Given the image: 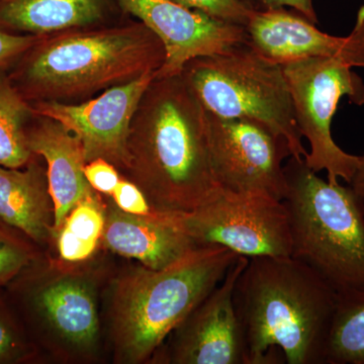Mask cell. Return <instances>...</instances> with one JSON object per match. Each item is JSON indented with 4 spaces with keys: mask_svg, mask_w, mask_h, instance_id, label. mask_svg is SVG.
Masks as SVG:
<instances>
[{
    "mask_svg": "<svg viewBox=\"0 0 364 364\" xmlns=\"http://www.w3.org/2000/svg\"><path fill=\"white\" fill-rule=\"evenodd\" d=\"M176 218L198 247L222 246L248 258L291 254L286 205L267 193L223 189L214 200Z\"/></svg>",
    "mask_w": 364,
    "mask_h": 364,
    "instance_id": "ba28073f",
    "label": "cell"
},
{
    "mask_svg": "<svg viewBox=\"0 0 364 364\" xmlns=\"http://www.w3.org/2000/svg\"><path fill=\"white\" fill-rule=\"evenodd\" d=\"M353 189L354 193L358 196V198L364 203V155L359 156V164L356 170L353 181L349 184Z\"/></svg>",
    "mask_w": 364,
    "mask_h": 364,
    "instance_id": "f1b7e54d",
    "label": "cell"
},
{
    "mask_svg": "<svg viewBox=\"0 0 364 364\" xmlns=\"http://www.w3.org/2000/svg\"><path fill=\"white\" fill-rule=\"evenodd\" d=\"M244 1L247 2V4H251L256 9H264L263 7L262 2L261 0H244Z\"/></svg>",
    "mask_w": 364,
    "mask_h": 364,
    "instance_id": "f546056e",
    "label": "cell"
},
{
    "mask_svg": "<svg viewBox=\"0 0 364 364\" xmlns=\"http://www.w3.org/2000/svg\"><path fill=\"white\" fill-rule=\"evenodd\" d=\"M261 2L264 9L289 7L313 23H318V16L314 7L313 0H261Z\"/></svg>",
    "mask_w": 364,
    "mask_h": 364,
    "instance_id": "83f0119b",
    "label": "cell"
},
{
    "mask_svg": "<svg viewBox=\"0 0 364 364\" xmlns=\"http://www.w3.org/2000/svg\"><path fill=\"white\" fill-rule=\"evenodd\" d=\"M31 353L32 350L25 334L9 309L0 301V364L25 360Z\"/></svg>",
    "mask_w": 364,
    "mask_h": 364,
    "instance_id": "cb8c5ba5",
    "label": "cell"
},
{
    "mask_svg": "<svg viewBox=\"0 0 364 364\" xmlns=\"http://www.w3.org/2000/svg\"><path fill=\"white\" fill-rule=\"evenodd\" d=\"M44 121L28 128V147L47 163L48 186L54 205L52 237L57 236L72 208L93 193L85 174L86 159L77 136L58 122Z\"/></svg>",
    "mask_w": 364,
    "mask_h": 364,
    "instance_id": "9a60e30c",
    "label": "cell"
},
{
    "mask_svg": "<svg viewBox=\"0 0 364 364\" xmlns=\"http://www.w3.org/2000/svg\"><path fill=\"white\" fill-rule=\"evenodd\" d=\"M205 126L213 168L224 191H260L284 200L287 186L282 162L291 157L286 139L262 124L208 111Z\"/></svg>",
    "mask_w": 364,
    "mask_h": 364,
    "instance_id": "9c48e42d",
    "label": "cell"
},
{
    "mask_svg": "<svg viewBox=\"0 0 364 364\" xmlns=\"http://www.w3.org/2000/svg\"><path fill=\"white\" fill-rule=\"evenodd\" d=\"M282 66L299 132L310 143L306 166L316 173L325 170L332 183L342 179L350 184L359 156L344 152L334 142L331 124L342 97H348L353 105H364L363 78L337 59L310 58Z\"/></svg>",
    "mask_w": 364,
    "mask_h": 364,
    "instance_id": "52a82bcc",
    "label": "cell"
},
{
    "mask_svg": "<svg viewBox=\"0 0 364 364\" xmlns=\"http://www.w3.org/2000/svg\"><path fill=\"white\" fill-rule=\"evenodd\" d=\"M2 224H4V223H1V221H0V226H1Z\"/></svg>",
    "mask_w": 364,
    "mask_h": 364,
    "instance_id": "4dcf8cb0",
    "label": "cell"
},
{
    "mask_svg": "<svg viewBox=\"0 0 364 364\" xmlns=\"http://www.w3.org/2000/svg\"><path fill=\"white\" fill-rule=\"evenodd\" d=\"M45 36L18 35L0 30V69L13 64Z\"/></svg>",
    "mask_w": 364,
    "mask_h": 364,
    "instance_id": "4316f807",
    "label": "cell"
},
{
    "mask_svg": "<svg viewBox=\"0 0 364 364\" xmlns=\"http://www.w3.org/2000/svg\"><path fill=\"white\" fill-rule=\"evenodd\" d=\"M11 79L26 100L82 97L157 72L165 50L144 23L43 38Z\"/></svg>",
    "mask_w": 364,
    "mask_h": 364,
    "instance_id": "3957f363",
    "label": "cell"
},
{
    "mask_svg": "<svg viewBox=\"0 0 364 364\" xmlns=\"http://www.w3.org/2000/svg\"><path fill=\"white\" fill-rule=\"evenodd\" d=\"M246 31L248 44L279 65L310 58H331L351 68L364 69V4L347 37L321 32L316 23L286 7L257 9Z\"/></svg>",
    "mask_w": 364,
    "mask_h": 364,
    "instance_id": "4fadbf2b",
    "label": "cell"
},
{
    "mask_svg": "<svg viewBox=\"0 0 364 364\" xmlns=\"http://www.w3.org/2000/svg\"><path fill=\"white\" fill-rule=\"evenodd\" d=\"M138 132L130 131L127 168L151 207L193 212L223 191L208 147L205 107L183 76L156 78Z\"/></svg>",
    "mask_w": 364,
    "mask_h": 364,
    "instance_id": "7a4b0ae2",
    "label": "cell"
},
{
    "mask_svg": "<svg viewBox=\"0 0 364 364\" xmlns=\"http://www.w3.org/2000/svg\"><path fill=\"white\" fill-rule=\"evenodd\" d=\"M325 364H364V289L336 293Z\"/></svg>",
    "mask_w": 364,
    "mask_h": 364,
    "instance_id": "d6986e66",
    "label": "cell"
},
{
    "mask_svg": "<svg viewBox=\"0 0 364 364\" xmlns=\"http://www.w3.org/2000/svg\"><path fill=\"white\" fill-rule=\"evenodd\" d=\"M32 114V105L11 79L0 76V166L23 168L35 156L26 135V122Z\"/></svg>",
    "mask_w": 364,
    "mask_h": 364,
    "instance_id": "ffe728a7",
    "label": "cell"
},
{
    "mask_svg": "<svg viewBox=\"0 0 364 364\" xmlns=\"http://www.w3.org/2000/svg\"><path fill=\"white\" fill-rule=\"evenodd\" d=\"M109 0H0V30L46 36L91 25Z\"/></svg>",
    "mask_w": 364,
    "mask_h": 364,
    "instance_id": "ac0fdd59",
    "label": "cell"
},
{
    "mask_svg": "<svg viewBox=\"0 0 364 364\" xmlns=\"http://www.w3.org/2000/svg\"><path fill=\"white\" fill-rule=\"evenodd\" d=\"M7 227L6 224L0 226V287L18 277L30 267L33 258L28 242Z\"/></svg>",
    "mask_w": 364,
    "mask_h": 364,
    "instance_id": "7402d4cb",
    "label": "cell"
},
{
    "mask_svg": "<svg viewBox=\"0 0 364 364\" xmlns=\"http://www.w3.org/2000/svg\"><path fill=\"white\" fill-rule=\"evenodd\" d=\"M291 257L336 293L364 289V203L351 186L326 181L291 157L284 166Z\"/></svg>",
    "mask_w": 364,
    "mask_h": 364,
    "instance_id": "5b68a950",
    "label": "cell"
},
{
    "mask_svg": "<svg viewBox=\"0 0 364 364\" xmlns=\"http://www.w3.org/2000/svg\"><path fill=\"white\" fill-rule=\"evenodd\" d=\"M188 9L200 11L215 20L246 26L257 9L244 0H171Z\"/></svg>",
    "mask_w": 364,
    "mask_h": 364,
    "instance_id": "603a6c76",
    "label": "cell"
},
{
    "mask_svg": "<svg viewBox=\"0 0 364 364\" xmlns=\"http://www.w3.org/2000/svg\"><path fill=\"white\" fill-rule=\"evenodd\" d=\"M161 41L165 59L156 78L181 75L189 62L224 54L248 42L243 26L193 11L171 0H116Z\"/></svg>",
    "mask_w": 364,
    "mask_h": 364,
    "instance_id": "8fae6325",
    "label": "cell"
},
{
    "mask_svg": "<svg viewBox=\"0 0 364 364\" xmlns=\"http://www.w3.org/2000/svg\"><path fill=\"white\" fill-rule=\"evenodd\" d=\"M238 256L222 246H203L162 269L143 267L117 280L112 306L117 359L140 363L159 350Z\"/></svg>",
    "mask_w": 364,
    "mask_h": 364,
    "instance_id": "277c9868",
    "label": "cell"
},
{
    "mask_svg": "<svg viewBox=\"0 0 364 364\" xmlns=\"http://www.w3.org/2000/svg\"><path fill=\"white\" fill-rule=\"evenodd\" d=\"M0 221L37 243L52 237L54 205L32 160L25 170L0 166Z\"/></svg>",
    "mask_w": 364,
    "mask_h": 364,
    "instance_id": "e0dca14e",
    "label": "cell"
},
{
    "mask_svg": "<svg viewBox=\"0 0 364 364\" xmlns=\"http://www.w3.org/2000/svg\"><path fill=\"white\" fill-rule=\"evenodd\" d=\"M85 174L91 188L107 196L112 195L121 181L114 165L100 158L86 163Z\"/></svg>",
    "mask_w": 364,
    "mask_h": 364,
    "instance_id": "484cf974",
    "label": "cell"
},
{
    "mask_svg": "<svg viewBox=\"0 0 364 364\" xmlns=\"http://www.w3.org/2000/svg\"><path fill=\"white\" fill-rule=\"evenodd\" d=\"M105 223V210L91 193L72 208L57 234L60 257L67 262L87 259L102 240Z\"/></svg>",
    "mask_w": 364,
    "mask_h": 364,
    "instance_id": "44dd1931",
    "label": "cell"
},
{
    "mask_svg": "<svg viewBox=\"0 0 364 364\" xmlns=\"http://www.w3.org/2000/svg\"><path fill=\"white\" fill-rule=\"evenodd\" d=\"M31 303L46 322L66 342L88 348L100 330L97 299L90 282L64 277L38 287Z\"/></svg>",
    "mask_w": 364,
    "mask_h": 364,
    "instance_id": "2e32d148",
    "label": "cell"
},
{
    "mask_svg": "<svg viewBox=\"0 0 364 364\" xmlns=\"http://www.w3.org/2000/svg\"><path fill=\"white\" fill-rule=\"evenodd\" d=\"M114 205L123 212L133 215H151L157 213L151 207L142 191L133 182L121 179L114 193Z\"/></svg>",
    "mask_w": 364,
    "mask_h": 364,
    "instance_id": "d4e9b609",
    "label": "cell"
},
{
    "mask_svg": "<svg viewBox=\"0 0 364 364\" xmlns=\"http://www.w3.org/2000/svg\"><path fill=\"white\" fill-rule=\"evenodd\" d=\"M182 76L205 111L262 124L286 139L291 157L301 160L308 155L282 66L264 58L248 42L224 54L193 60Z\"/></svg>",
    "mask_w": 364,
    "mask_h": 364,
    "instance_id": "8992f818",
    "label": "cell"
},
{
    "mask_svg": "<svg viewBox=\"0 0 364 364\" xmlns=\"http://www.w3.org/2000/svg\"><path fill=\"white\" fill-rule=\"evenodd\" d=\"M247 364H325L336 291L291 256L248 258L233 291Z\"/></svg>",
    "mask_w": 364,
    "mask_h": 364,
    "instance_id": "6da1fadb",
    "label": "cell"
},
{
    "mask_svg": "<svg viewBox=\"0 0 364 364\" xmlns=\"http://www.w3.org/2000/svg\"><path fill=\"white\" fill-rule=\"evenodd\" d=\"M247 262L248 257L238 256L221 284L171 333L165 363L247 364L233 303L235 284Z\"/></svg>",
    "mask_w": 364,
    "mask_h": 364,
    "instance_id": "7c38bea8",
    "label": "cell"
},
{
    "mask_svg": "<svg viewBox=\"0 0 364 364\" xmlns=\"http://www.w3.org/2000/svg\"><path fill=\"white\" fill-rule=\"evenodd\" d=\"M157 72H148L129 82L107 88L92 100L67 105L57 100L37 102L33 114L58 122L77 136L86 162L105 159L114 166H127L129 134L134 114Z\"/></svg>",
    "mask_w": 364,
    "mask_h": 364,
    "instance_id": "30bf717a",
    "label": "cell"
},
{
    "mask_svg": "<svg viewBox=\"0 0 364 364\" xmlns=\"http://www.w3.org/2000/svg\"><path fill=\"white\" fill-rule=\"evenodd\" d=\"M102 240L112 252L155 270L173 264L198 248L182 229L176 215H133L117 205L105 213Z\"/></svg>",
    "mask_w": 364,
    "mask_h": 364,
    "instance_id": "5bb4252c",
    "label": "cell"
}]
</instances>
